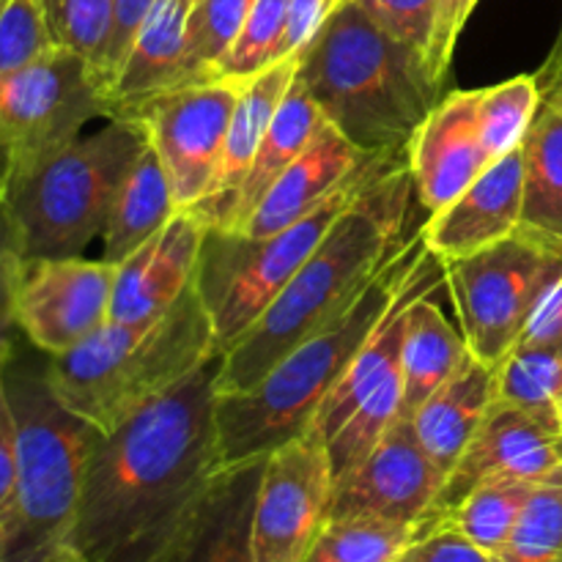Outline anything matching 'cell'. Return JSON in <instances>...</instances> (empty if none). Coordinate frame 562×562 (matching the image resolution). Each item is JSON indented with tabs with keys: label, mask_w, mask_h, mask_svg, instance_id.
<instances>
[{
	"label": "cell",
	"mask_w": 562,
	"mask_h": 562,
	"mask_svg": "<svg viewBox=\"0 0 562 562\" xmlns=\"http://www.w3.org/2000/svg\"><path fill=\"white\" fill-rule=\"evenodd\" d=\"M206 225L179 209L157 236L115 263V294L110 322H140L168 311L192 285Z\"/></svg>",
	"instance_id": "ac0fdd59"
},
{
	"label": "cell",
	"mask_w": 562,
	"mask_h": 562,
	"mask_svg": "<svg viewBox=\"0 0 562 562\" xmlns=\"http://www.w3.org/2000/svg\"><path fill=\"white\" fill-rule=\"evenodd\" d=\"M477 0H437V22H434V38L431 49H428V64H431L434 75L445 80L450 64H453L456 44H459L461 31H464L467 20L475 11Z\"/></svg>",
	"instance_id": "ee69618b"
},
{
	"label": "cell",
	"mask_w": 562,
	"mask_h": 562,
	"mask_svg": "<svg viewBox=\"0 0 562 562\" xmlns=\"http://www.w3.org/2000/svg\"><path fill=\"white\" fill-rule=\"evenodd\" d=\"M192 0H154L151 11L140 22L121 64L119 75L108 88L110 119H126L140 104L176 91L181 86H195L187 64V16Z\"/></svg>",
	"instance_id": "7402d4cb"
},
{
	"label": "cell",
	"mask_w": 562,
	"mask_h": 562,
	"mask_svg": "<svg viewBox=\"0 0 562 562\" xmlns=\"http://www.w3.org/2000/svg\"><path fill=\"white\" fill-rule=\"evenodd\" d=\"M494 562H562V477L538 483Z\"/></svg>",
	"instance_id": "d590c367"
},
{
	"label": "cell",
	"mask_w": 562,
	"mask_h": 562,
	"mask_svg": "<svg viewBox=\"0 0 562 562\" xmlns=\"http://www.w3.org/2000/svg\"><path fill=\"white\" fill-rule=\"evenodd\" d=\"M415 541V525L373 516H344L327 521L305 562H398Z\"/></svg>",
	"instance_id": "1f68e13d"
},
{
	"label": "cell",
	"mask_w": 562,
	"mask_h": 562,
	"mask_svg": "<svg viewBox=\"0 0 562 562\" xmlns=\"http://www.w3.org/2000/svg\"><path fill=\"white\" fill-rule=\"evenodd\" d=\"M220 355L102 434L69 547L91 562H159L223 472Z\"/></svg>",
	"instance_id": "6da1fadb"
},
{
	"label": "cell",
	"mask_w": 562,
	"mask_h": 562,
	"mask_svg": "<svg viewBox=\"0 0 562 562\" xmlns=\"http://www.w3.org/2000/svg\"><path fill=\"white\" fill-rule=\"evenodd\" d=\"M115 263L104 258L27 261L16 291V333L42 355H64L110 322Z\"/></svg>",
	"instance_id": "4fadbf2b"
},
{
	"label": "cell",
	"mask_w": 562,
	"mask_h": 562,
	"mask_svg": "<svg viewBox=\"0 0 562 562\" xmlns=\"http://www.w3.org/2000/svg\"><path fill=\"white\" fill-rule=\"evenodd\" d=\"M562 351L514 346L497 366V398L562 431Z\"/></svg>",
	"instance_id": "f1b7e54d"
},
{
	"label": "cell",
	"mask_w": 562,
	"mask_h": 562,
	"mask_svg": "<svg viewBox=\"0 0 562 562\" xmlns=\"http://www.w3.org/2000/svg\"><path fill=\"white\" fill-rule=\"evenodd\" d=\"M285 25H289V0H256L234 47L217 66V80L245 86L263 69L289 58L283 49Z\"/></svg>",
	"instance_id": "836d02e7"
},
{
	"label": "cell",
	"mask_w": 562,
	"mask_h": 562,
	"mask_svg": "<svg viewBox=\"0 0 562 562\" xmlns=\"http://www.w3.org/2000/svg\"><path fill=\"white\" fill-rule=\"evenodd\" d=\"M93 119H110L97 71L82 55L53 47L0 80V192L82 137Z\"/></svg>",
	"instance_id": "30bf717a"
},
{
	"label": "cell",
	"mask_w": 562,
	"mask_h": 562,
	"mask_svg": "<svg viewBox=\"0 0 562 562\" xmlns=\"http://www.w3.org/2000/svg\"><path fill=\"white\" fill-rule=\"evenodd\" d=\"M398 562H494V558L456 527L437 525L420 532Z\"/></svg>",
	"instance_id": "b9f144b4"
},
{
	"label": "cell",
	"mask_w": 562,
	"mask_h": 562,
	"mask_svg": "<svg viewBox=\"0 0 562 562\" xmlns=\"http://www.w3.org/2000/svg\"><path fill=\"white\" fill-rule=\"evenodd\" d=\"M346 0H289V25H285V55H296L318 27L327 22V16Z\"/></svg>",
	"instance_id": "bcb514c9"
},
{
	"label": "cell",
	"mask_w": 562,
	"mask_h": 562,
	"mask_svg": "<svg viewBox=\"0 0 562 562\" xmlns=\"http://www.w3.org/2000/svg\"><path fill=\"white\" fill-rule=\"evenodd\" d=\"M256 0H192L187 16V64L195 82L217 80V66L234 47Z\"/></svg>",
	"instance_id": "e575fe53"
},
{
	"label": "cell",
	"mask_w": 562,
	"mask_h": 562,
	"mask_svg": "<svg viewBox=\"0 0 562 562\" xmlns=\"http://www.w3.org/2000/svg\"><path fill=\"white\" fill-rule=\"evenodd\" d=\"M417 201L428 214L453 203L483 170L486 151L477 130V91H456L439 99L406 148Z\"/></svg>",
	"instance_id": "e0dca14e"
},
{
	"label": "cell",
	"mask_w": 562,
	"mask_h": 562,
	"mask_svg": "<svg viewBox=\"0 0 562 562\" xmlns=\"http://www.w3.org/2000/svg\"><path fill=\"white\" fill-rule=\"evenodd\" d=\"M151 5L154 0H113V27H110L108 53H104L102 69H99V82L104 88V97H108L110 82L119 75L121 64H124L126 53H130L132 42H135L137 27L146 20Z\"/></svg>",
	"instance_id": "7bdbcfd3"
},
{
	"label": "cell",
	"mask_w": 562,
	"mask_h": 562,
	"mask_svg": "<svg viewBox=\"0 0 562 562\" xmlns=\"http://www.w3.org/2000/svg\"><path fill=\"white\" fill-rule=\"evenodd\" d=\"M357 3L382 31H387L390 36L409 44V47L420 49L428 58L434 22H437V0H357Z\"/></svg>",
	"instance_id": "f35d334b"
},
{
	"label": "cell",
	"mask_w": 562,
	"mask_h": 562,
	"mask_svg": "<svg viewBox=\"0 0 562 562\" xmlns=\"http://www.w3.org/2000/svg\"><path fill=\"white\" fill-rule=\"evenodd\" d=\"M25 252H22L20 234H16L14 217L0 192V346L16 338V291H20L22 272H25Z\"/></svg>",
	"instance_id": "ab89813d"
},
{
	"label": "cell",
	"mask_w": 562,
	"mask_h": 562,
	"mask_svg": "<svg viewBox=\"0 0 562 562\" xmlns=\"http://www.w3.org/2000/svg\"><path fill=\"white\" fill-rule=\"evenodd\" d=\"M239 93L241 82H195L162 93L126 115L146 130L179 209L198 206L212 192Z\"/></svg>",
	"instance_id": "8fae6325"
},
{
	"label": "cell",
	"mask_w": 562,
	"mask_h": 562,
	"mask_svg": "<svg viewBox=\"0 0 562 562\" xmlns=\"http://www.w3.org/2000/svg\"><path fill=\"white\" fill-rule=\"evenodd\" d=\"M404 415V376L401 368L379 384L349 417L344 426L333 434L324 448H327L329 461H333L335 477L344 475L355 464H360L373 448L384 439V434L393 428V423Z\"/></svg>",
	"instance_id": "d6a6232c"
},
{
	"label": "cell",
	"mask_w": 562,
	"mask_h": 562,
	"mask_svg": "<svg viewBox=\"0 0 562 562\" xmlns=\"http://www.w3.org/2000/svg\"><path fill=\"white\" fill-rule=\"evenodd\" d=\"M263 461L267 456L223 467L159 562H256L252 508Z\"/></svg>",
	"instance_id": "44dd1931"
},
{
	"label": "cell",
	"mask_w": 562,
	"mask_h": 562,
	"mask_svg": "<svg viewBox=\"0 0 562 562\" xmlns=\"http://www.w3.org/2000/svg\"><path fill=\"white\" fill-rule=\"evenodd\" d=\"M521 225L562 239V88L543 93L525 143Z\"/></svg>",
	"instance_id": "83f0119b"
},
{
	"label": "cell",
	"mask_w": 562,
	"mask_h": 562,
	"mask_svg": "<svg viewBox=\"0 0 562 562\" xmlns=\"http://www.w3.org/2000/svg\"><path fill=\"white\" fill-rule=\"evenodd\" d=\"M445 283V261L434 256L431 250L423 256L420 267L415 269L412 280L406 283V289L401 291L398 300L393 302L387 313H384L382 322L376 324V329L371 333V338L360 346V351L355 355V360L349 362L346 373L340 376V382L335 384L333 393L322 401L318 412L313 415L311 426L302 437L313 439L318 445H327L333 439V434L338 431L346 423V417L379 387V384L387 382L395 371L401 368V346H404V333H406V313L415 305L420 296L434 294L439 285Z\"/></svg>",
	"instance_id": "d6986e66"
},
{
	"label": "cell",
	"mask_w": 562,
	"mask_h": 562,
	"mask_svg": "<svg viewBox=\"0 0 562 562\" xmlns=\"http://www.w3.org/2000/svg\"><path fill=\"white\" fill-rule=\"evenodd\" d=\"M335 472L324 445L300 437L267 456L252 508L256 562H305L333 510Z\"/></svg>",
	"instance_id": "7c38bea8"
},
{
	"label": "cell",
	"mask_w": 562,
	"mask_h": 562,
	"mask_svg": "<svg viewBox=\"0 0 562 562\" xmlns=\"http://www.w3.org/2000/svg\"><path fill=\"white\" fill-rule=\"evenodd\" d=\"M42 9L53 42L82 55L99 77L113 27V0H42Z\"/></svg>",
	"instance_id": "8d00e7d4"
},
{
	"label": "cell",
	"mask_w": 562,
	"mask_h": 562,
	"mask_svg": "<svg viewBox=\"0 0 562 562\" xmlns=\"http://www.w3.org/2000/svg\"><path fill=\"white\" fill-rule=\"evenodd\" d=\"M47 562H91V560L82 558V554L77 552L75 547H64V549H60V552H55Z\"/></svg>",
	"instance_id": "c3c4849f"
},
{
	"label": "cell",
	"mask_w": 562,
	"mask_h": 562,
	"mask_svg": "<svg viewBox=\"0 0 562 562\" xmlns=\"http://www.w3.org/2000/svg\"><path fill=\"white\" fill-rule=\"evenodd\" d=\"M382 154H366L362 148H357L327 121L311 140V146L269 187L252 217L236 234L269 236L289 228L307 212L322 206L333 192L360 176Z\"/></svg>",
	"instance_id": "ffe728a7"
},
{
	"label": "cell",
	"mask_w": 562,
	"mask_h": 562,
	"mask_svg": "<svg viewBox=\"0 0 562 562\" xmlns=\"http://www.w3.org/2000/svg\"><path fill=\"white\" fill-rule=\"evenodd\" d=\"M53 47L42 0H0V80Z\"/></svg>",
	"instance_id": "74e56055"
},
{
	"label": "cell",
	"mask_w": 562,
	"mask_h": 562,
	"mask_svg": "<svg viewBox=\"0 0 562 562\" xmlns=\"http://www.w3.org/2000/svg\"><path fill=\"white\" fill-rule=\"evenodd\" d=\"M516 346H541V349L562 351V272L543 291Z\"/></svg>",
	"instance_id": "f6af8a7d"
},
{
	"label": "cell",
	"mask_w": 562,
	"mask_h": 562,
	"mask_svg": "<svg viewBox=\"0 0 562 562\" xmlns=\"http://www.w3.org/2000/svg\"><path fill=\"white\" fill-rule=\"evenodd\" d=\"M434 294L420 296L406 313L401 376H404V415L409 417L472 357L461 329L448 322L442 307L434 302Z\"/></svg>",
	"instance_id": "d4e9b609"
},
{
	"label": "cell",
	"mask_w": 562,
	"mask_h": 562,
	"mask_svg": "<svg viewBox=\"0 0 562 562\" xmlns=\"http://www.w3.org/2000/svg\"><path fill=\"white\" fill-rule=\"evenodd\" d=\"M220 355L195 285L154 318L108 322L64 355L47 357L60 404L108 434Z\"/></svg>",
	"instance_id": "8992f818"
},
{
	"label": "cell",
	"mask_w": 562,
	"mask_h": 562,
	"mask_svg": "<svg viewBox=\"0 0 562 562\" xmlns=\"http://www.w3.org/2000/svg\"><path fill=\"white\" fill-rule=\"evenodd\" d=\"M494 477H519L530 483L560 481L562 431L505 401H494L459 464L445 477L442 492L426 521L417 527V536L439 525L472 488Z\"/></svg>",
	"instance_id": "9a60e30c"
},
{
	"label": "cell",
	"mask_w": 562,
	"mask_h": 562,
	"mask_svg": "<svg viewBox=\"0 0 562 562\" xmlns=\"http://www.w3.org/2000/svg\"><path fill=\"white\" fill-rule=\"evenodd\" d=\"M560 420H562V395H560Z\"/></svg>",
	"instance_id": "681fc988"
},
{
	"label": "cell",
	"mask_w": 562,
	"mask_h": 562,
	"mask_svg": "<svg viewBox=\"0 0 562 562\" xmlns=\"http://www.w3.org/2000/svg\"><path fill=\"white\" fill-rule=\"evenodd\" d=\"M536 486L538 483L519 481V477H494L472 488L439 525L456 527L494 558L514 532Z\"/></svg>",
	"instance_id": "f546056e"
},
{
	"label": "cell",
	"mask_w": 562,
	"mask_h": 562,
	"mask_svg": "<svg viewBox=\"0 0 562 562\" xmlns=\"http://www.w3.org/2000/svg\"><path fill=\"white\" fill-rule=\"evenodd\" d=\"M324 124H327V119H324V113L318 110L316 99L311 97L305 82H302L300 77H294L289 93H285V99L280 102L272 124H269L267 135H263L261 146H258L256 159H252L250 170H247V179L245 184H241L239 195H236L234 212H231L228 225H225L223 231L245 228V223L252 217V212H256L258 203L263 201L269 187L289 170V165L294 162L307 146H311V140L318 135V130H322Z\"/></svg>",
	"instance_id": "484cf974"
},
{
	"label": "cell",
	"mask_w": 562,
	"mask_h": 562,
	"mask_svg": "<svg viewBox=\"0 0 562 562\" xmlns=\"http://www.w3.org/2000/svg\"><path fill=\"white\" fill-rule=\"evenodd\" d=\"M404 157L406 154H382L360 176L333 192L322 206L278 234L247 236L236 231L206 228L192 285L209 313L220 355L263 316L274 296L322 245L340 214L366 190L368 181Z\"/></svg>",
	"instance_id": "ba28073f"
},
{
	"label": "cell",
	"mask_w": 562,
	"mask_h": 562,
	"mask_svg": "<svg viewBox=\"0 0 562 562\" xmlns=\"http://www.w3.org/2000/svg\"><path fill=\"white\" fill-rule=\"evenodd\" d=\"M146 143L140 121L108 119L11 187L5 203L25 261L82 256L104 234L115 192Z\"/></svg>",
	"instance_id": "52a82bcc"
},
{
	"label": "cell",
	"mask_w": 562,
	"mask_h": 562,
	"mask_svg": "<svg viewBox=\"0 0 562 562\" xmlns=\"http://www.w3.org/2000/svg\"><path fill=\"white\" fill-rule=\"evenodd\" d=\"M176 212L179 206L173 201L170 181L148 140L115 192L102 234V258L108 263H121L130 258L137 247L157 236Z\"/></svg>",
	"instance_id": "4316f807"
},
{
	"label": "cell",
	"mask_w": 562,
	"mask_h": 562,
	"mask_svg": "<svg viewBox=\"0 0 562 562\" xmlns=\"http://www.w3.org/2000/svg\"><path fill=\"white\" fill-rule=\"evenodd\" d=\"M543 102L536 75H519L477 91V130L488 165L516 151L525 143Z\"/></svg>",
	"instance_id": "4dcf8cb0"
},
{
	"label": "cell",
	"mask_w": 562,
	"mask_h": 562,
	"mask_svg": "<svg viewBox=\"0 0 562 562\" xmlns=\"http://www.w3.org/2000/svg\"><path fill=\"white\" fill-rule=\"evenodd\" d=\"M16 417L14 505L0 530V562H47L69 547L88 459L99 431L66 409L47 379V355L16 338L5 366Z\"/></svg>",
	"instance_id": "5b68a950"
},
{
	"label": "cell",
	"mask_w": 562,
	"mask_h": 562,
	"mask_svg": "<svg viewBox=\"0 0 562 562\" xmlns=\"http://www.w3.org/2000/svg\"><path fill=\"white\" fill-rule=\"evenodd\" d=\"M525 212V148L488 165L453 203L428 214L420 236L445 263L467 258L521 228Z\"/></svg>",
	"instance_id": "2e32d148"
},
{
	"label": "cell",
	"mask_w": 562,
	"mask_h": 562,
	"mask_svg": "<svg viewBox=\"0 0 562 562\" xmlns=\"http://www.w3.org/2000/svg\"><path fill=\"white\" fill-rule=\"evenodd\" d=\"M296 77L366 154H406L442 88L426 53L382 31L357 0L340 3L296 53Z\"/></svg>",
	"instance_id": "3957f363"
},
{
	"label": "cell",
	"mask_w": 562,
	"mask_h": 562,
	"mask_svg": "<svg viewBox=\"0 0 562 562\" xmlns=\"http://www.w3.org/2000/svg\"><path fill=\"white\" fill-rule=\"evenodd\" d=\"M536 77H538V82H541L543 93L562 88V25H560L558 38H554L552 53L547 55V60H543L541 69L536 71Z\"/></svg>",
	"instance_id": "7dc6e473"
},
{
	"label": "cell",
	"mask_w": 562,
	"mask_h": 562,
	"mask_svg": "<svg viewBox=\"0 0 562 562\" xmlns=\"http://www.w3.org/2000/svg\"><path fill=\"white\" fill-rule=\"evenodd\" d=\"M442 486L445 475L417 442L412 417L401 415L360 464L335 477L329 519L373 516L420 527Z\"/></svg>",
	"instance_id": "5bb4252c"
},
{
	"label": "cell",
	"mask_w": 562,
	"mask_h": 562,
	"mask_svg": "<svg viewBox=\"0 0 562 562\" xmlns=\"http://www.w3.org/2000/svg\"><path fill=\"white\" fill-rule=\"evenodd\" d=\"M14 344L16 338L0 346V530L11 514L16 486V417L9 398V384H5V366H9Z\"/></svg>",
	"instance_id": "60d3db41"
},
{
	"label": "cell",
	"mask_w": 562,
	"mask_h": 562,
	"mask_svg": "<svg viewBox=\"0 0 562 562\" xmlns=\"http://www.w3.org/2000/svg\"><path fill=\"white\" fill-rule=\"evenodd\" d=\"M426 252L428 247L417 231L349 311L289 351L250 390L217 395L214 409L225 467L263 459L307 431L322 401L333 393L360 346L398 300Z\"/></svg>",
	"instance_id": "277c9868"
},
{
	"label": "cell",
	"mask_w": 562,
	"mask_h": 562,
	"mask_svg": "<svg viewBox=\"0 0 562 562\" xmlns=\"http://www.w3.org/2000/svg\"><path fill=\"white\" fill-rule=\"evenodd\" d=\"M560 272L562 239L527 225L472 256L445 263V285L472 355L499 366L519 344L538 300Z\"/></svg>",
	"instance_id": "9c48e42d"
},
{
	"label": "cell",
	"mask_w": 562,
	"mask_h": 562,
	"mask_svg": "<svg viewBox=\"0 0 562 562\" xmlns=\"http://www.w3.org/2000/svg\"><path fill=\"white\" fill-rule=\"evenodd\" d=\"M296 77V55L278 60L274 66L263 69L252 80L241 86L239 102H236L234 115H231L228 137L223 146V159H220L217 179H214L212 192L203 198L190 212L201 220L206 228H225L234 212L236 195L247 179L252 159H256L258 146L278 113L280 102L289 93L291 82Z\"/></svg>",
	"instance_id": "603a6c76"
},
{
	"label": "cell",
	"mask_w": 562,
	"mask_h": 562,
	"mask_svg": "<svg viewBox=\"0 0 562 562\" xmlns=\"http://www.w3.org/2000/svg\"><path fill=\"white\" fill-rule=\"evenodd\" d=\"M415 179L406 157L366 184L263 316L220 355L217 395L245 393L289 351L349 311L409 241Z\"/></svg>",
	"instance_id": "7a4b0ae2"
},
{
	"label": "cell",
	"mask_w": 562,
	"mask_h": 562,
	"mask_svg": "<svg viewBox=\"0 0 562 562\" xmlns=\"http://www.w3.org/2000/svg\"><path fill=\"white\" fill-rule=\"evenodd\" d=\"M494 401H497V366H488L472 355L467 366L412 415L417 442L445 477L459 464Z\"/></svg>",
	"instance_id": "cb8c5ba5"
}]
</instances>
